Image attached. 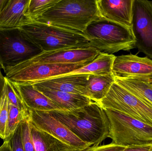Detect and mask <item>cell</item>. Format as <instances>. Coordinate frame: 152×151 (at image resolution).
Listing matches in <instances>:
<instances>
[{
    "label": "cell",
    "mask_w": 152,
    "mask_h": 151,
    "mask_svg": "<svg viewBox=\"0 0 152 151\" xmlns=\"http://www.w3.org/2000/svg\"><path fill=\"white\" fill-rule=\"evenodd\" d=\"M50 112L80 140L91 146L99 145L110 137L108 117L96 102L77 110Z\"/></svg>",
    "instance_id": "1"
},
{
    "label": "cell",
    "mask_w": 152,
    "mask_h": 151,
    "mask_svg": "<svg viewBox=\"0 0 152 151\" xmlns=\"http://www.w3.org/2000/svg\"><path fill=\"white\" fill-rule=\"evenodd\" d=\"M100 17L96 0H59L32 21L83 33L90 23Z\"/></svg>",
    "instance_id": "2"
},
{
    "label": "cell",
    "mask_w": 152,
    "mask_h": 151,
    "mask_svg": "<svg viewBox=\"0 0 152 151\" xmlns=\"http://www.w3.org/2000/svg\"><path fill=\"white\" fill-rule=\"evenodd\" d=\"M83 34L90 46L100 53L113 55L136 48L131 28L102 17L90 23Z\"/></svg>",
    "instance_id": "3"
},
{
    "label": "cell",
    "mask_w": 152,
    "mask_h": 151,
    "mask_svg": "<svg viewBox=\"0 0 152 151\" xmlns=\"http://www.w3.org/2000/svg\"><path fill=\"white\" fill-rule=\"evenodd\" d=\"M19 28L44 52L91 47L83 33L52 25L31 21Z\"/></svg>",
    "instance_id": "4"
},
{
    "label": "cell",
    "mask_w": 152,
    "mask_h": 151,
    "mask_svg": "<svg viewBox=\"0 0 152 151\" xmlns=\"http://www.w3.org/2000/svg\"><path fill=\"white\" fill-rule=\"evenodd\" d=\"M113 143L124 147L152 145V126L110 109H104Z\"/></svg>",
    "instance_id": "5"
},
{
    "label": "cell",
    "mask_w": 152,
    "mask_h": 151,
    "mask_svg": "<svg viewBox=\"0 0 152 151\" xmlns=\"http://www.w3.org/2000/svg\"><path fill=\"white\" fill-rule=\"evenodd\" d=\"M43 52L20 28L0 29V67L4 71Z\"/></svg>",
    "instance_id": "6"
},
{
    "label": "cell",
    "mask_w": 152,
    "mask_h": 151,
    "mask_svg": "<svg viewBox=\"0 0 152 151\" xmlns=\"http://www.w3.org/2000/svg\"><path fill=\"white\" fill-rule=\"evenodd\" d=\"M85 65L33 63L27 60L6 69L4 77L16 85H33L50 78L70 73Z\"/></svg>",
    "instance_id": "7"
},
{
    "label": "cell",
    "mask_w": 152,
    "mask_h": 151,
    "mask_svg": "<svg viewBox=\"0 0 152 151\" xmlns=\"http://www.w3.org/2000/svg\"><path fill=\"white\" fill-rule=\"evenodd\" d=\"M103 109L114 110L152 126V107L116 82L98 102Z\"/></svg>",
    "instance_id": "8"
},
{
    "label": "cell",
    "mask_w": 152,
    "mask_h": 151,
    "mask_svg": "<svg viewBox=\"0 0 152 151\" xmlns=\"http://www.w3.org/2000/svg\"><path fill=\"white\" fill-rule=\"evenodd\" d=\"M28 112L29 121L37 129L79 151H85L91 146L79 138L50 112L28 109Z\"/></svg>",
    "instance_id": "9"
},
{
    "label": "cell",
    "mask_w": 152,
    "mask_h": 151,
    "mask_svg": "<svg viewBox=\"0 0 152 151\" xmlns=\"http://www.w3.org/2000/svg\"><path fill=\"white\" fill-rule=\"evenodd\" d=\"M136 48L152 60V1L134 0L131 26Z\"/></svg>",
    "instance_id": "10"
},
{
    "label": "cell",
    "mask_w": 152,
    "mask_h": 151,
    "mask_svg": "<svg viewBox=\"0 0 152 151\" xmlns=\"http://www.w3.org/2000/svg\"><path fill=\"white\" fill-rule=\"evenodd\" d=\"M99 53L92 47L62 49L43 52L28 60L37 63L87 65L93 61Z\"/></svg>",
    "instance_id": "11"
},
{
    "label": "cell",
    "mask_w": 152,
    "mask_h": 151,
    "mask_svg": "<svg viewBox=\"0 0 152 151\" xmlns=\"http://www.w3.org/2000/svg\"><path fill=\"white\" fill-rule=\"evenodd\" d=\"M112 73L118 78H138L152 81V60L130 54L116 56Z\"/></svg>",
    "instance_id": "12"
},
{
    "label": "cell",
    "mask_w": 152,
    "mask_h": 151,
    "mask_svg": "<svg viewBox=\"0 0 152 151\" xmlns=\"http://www.w3.org/2000/svg\"><path fill=\"white\" fill-rule=\"evenodd\" d=\"M89 74H67L45 80L33 84L37 90H49L84 95Z\"/></svg>",
    "instance_id": "13"
},
{
    "label": "cell",
    "mask_w": 152,
    "mask_h": 151,
    "mask_svg": "<svg viewBox=\"0 0 152 151\" xmlns=\"http://www.w3.org/2000/svg\"><path fill=\"white\" fill-rule=\"evenodd\" d=\"M134 0H96L102 17L131 28Z\"/></svg>",
    "instance_id": "14"
},
{
    "label": "cell",
    "mask_w": 152,
    "mask_h": 151,
    "mask_svg": "<svg viewBox=\"0 0 152 151\" xmlns=\"http://www.w3.org/2000/svg\"><path fill=\"white\" fill-rule=\"evenodd\" d=\"M29 0H8L0 13V29L19 28L29 20L25 15Z\"/></svg>",
    "instance_id": "15"
},
{
    "label": "cell",
    "mask_w": 152,
    "mask_h": 151,
    "mask_svg": "<svg viewBox=\"0 0 152 151\" xmlns=\"http://www.w3.org/2000/svg\"><path fill=\"white\" fill-rule=\"evenodd\" d=\"M14 84L28 110L45 112L61 111L51 100L35 88L33 85Z\"/></svg>",
    "instance_id": "16"
},
{
    "label": "cell",
    "mask_w": 152,
    "mask_h": 151,
    "mask_svg": "<svg viewBox=\"0 0 152 151\" xmlns=\"http://www.w3.org/2000/svg\"><path fill=\"white\" fill-rule=\"evenodd\" d=\"M51 100L61 111H70L82 108L92 103L90 98L80 94L54 90H38Z\"/></svg>",
    "instance_id": "17"
},
{
    "label": "cell",
    "mask_w": 152,
    "mask_h": 151,
    "mask_svg": "<svg viewBox=\"0 0 152 151\" xmlns=\"http://www.w3.org/2000/svg\"><path fill=\"white\" fill-rule=\"evenodd\" d=\"M115 82V77L113 73L103 75L89 74L84 95L98 103L105 97Z\"/></svg>",
    "instance_id": "18"
},
{
    "label": "cell",
    "mask_w": 152,
    "mask_h": 151,
    "mask_svg": "<svg viewBox=\"0 0 152 151\" xmlns=\"http://www.w3.org/2000/svg\"><path fill=\"white\" fill-rule=\"evenodd\" d=\"M29 126L36 151H79L49 134L37 129L30 121Z\"/></svg>",
    "instance_id": "19"
},
{
    "label": "cell",
    "mask_w": 152,
    "mask_h": 151,
    "mask_svg": "<svg viewBox=\"0 0 152 151\" xmlns=\"http://www.w3.org/2000/svg\"><path fill=\"white\" fill-rule=\"evenodd\" d=\"M115 82L152 107V81L138 78H118Z\"/></svg>",
    "instance_id": "20"
},
{
    "label": "cell",
    "mask_w": 152,
    "mask_h": 151,
    "mask_svg": "<svg viewBox=\"0 0 152 151\" xmlns=\"http://www.w3.org/2000/svg\"><path fill=\"white\" fill-rule=\"evenodd\" d=\"M116 56L113 55L100 53L89 64L75 70L69 74L107 75L112 73L113 66Z\"/></svg>",
    "instance_id": "21"
},
{
    "label": "cell",
    "mask_w": 152,
    "mask_h": 151,
    "mask_svg": "<svg viewBox=\"0 0 152 151\" xmlns=\"http://www.w3.org/2000/svg\"><path fill=\"white\" fill-rule=\"evenodd\" d=\"M8 111L9 114L5 141H7L11 137L22 121L25 118L29 116V112H25L21 111L18 107L12 105L9 103V101Z\"/></svg>",
    "instance_id": "22"
},
{
    "label": "cell",
    "mask_w": 152,
    "mask_h": 151,
    "mask_svg": "<svg viewBox=\"0 0 152 151\" xmlns=\"http://www.w3.org/2000/svg\"><path fill=\"white\" fill-rule=\"evenodd\" d=\"M59 0H29L25 15L29 22L50 9Z\"/></svg>",
    "instance_id": "23"
},
{
    "label": "cell",
    "mask_w": 152,
    "mask_h": 151,
    "mask_svg": "<svg viewBox=\"0 0 152 151\" xmlns=\"http://www.w3.org/2000/svg\"><path fill=\"white\" fill-rule=\"evenodd\" d=\"M5 90L8 101L11 104L21 111L28 113V110L25 105L16 86L5 78Z\"/></svg>",
    "instance_id": "24"
},
{
    "label": "cell",
    "mask_w": 152,
    "mask_h": 151,
    "mask_svg": "<svg viewBox=\"0 0 152 151\" xmlns=\"http://www.w3.org/2000/svg\"><path fill=\"white\" fill-rule=\"evenodd\" d=\"M8 99L6 90L4 91L0 100V138L6 140V132L8 120Z\"/></svg>",
    "instance_id": "25"
},
{
    "label": "cell",
    "mask_w": 152,
    "mask_h": 151,
    "mask_svg": "<svg viewBox=\"0 0 152 151\" xmlns=\"http://www.w3.org/2000/svg\"><path fill=\"white\" fill-rule=\"evenodd\" d=\"M20 125L22 144L24 151H36L30 132L29 116L23 119Z\"/></svg>",
    "instance_id": "26"
},
{
    "label": "cell",
    "mask_w": 152,
    "mask_h": 151,
    "mask_svg": "<svg viewBox=\"0 0 152 151\" xmlns=\"http://www.w3.org/2000/svg\"><path fill=\"white\" fill-rule=\"evenodd\" d=\"M7 141L9 142L12 151H24L22 144L20 123L14 134Z\"/></svg>",
    "instance_id": "27"
},
{
    "label": "cell",
    "mask_w": 152,
    "mask_h": 151,
    "mask_svg": "<svg viewBox=\"0 0 152 151\" xmlns=\"http://www.w3.org/2000/svg\"><path fill=\"white\" fill-rule=\"evenodd\" d=\"M126 148L111 143L107 144L93 145L84 151H123Z\"/></svg>",
    "instance_id": "28"
},
{
    "label": "cell",
    "mask_w": 152,
    "mask_h": 151,
    "mask_svg": "<svg viewBox=\"0 0 152 151\" xmlns=\"http://www.w3.org/2000/svg\"><path fill=\"white\" fill-rule=\"evenodd\" d=\"M123 151H152V145L148 144L127 147Z\"/></svg>",
    "instance_id": "29"
},
{
    "label": "cell",
    "mask_w": 152,
    "mask_h": 151,
    "mask_svg": "<svg viewBox=\"0 0 152 151\" xmlns=\"http://www.w3.org/2000/svg\"><path fill=\"white\" fill-rule=\"evenodd\" d=\"M5 87V78L3 75L0 67V100L4 91Z\"/></svg>",
    "instance_id": "30"
},
{
    "label": "cell",
    "mask_w": 152,
    "mask_h": 151,
    "mask_svg": "<svg viewBox=\"0 0 152 151\" xmlns=\"http://www.w3.org/2000/svg\"><path fill=\"white\" fill-rule=\"evenodd\" d=\"M0 151H12L8 141H4L2 145L0 147Z\"/></svg>",
    "instance_id": "31"
},
{
    "label": "cell",
    "mask_w": 152,
    "mask_h": 151,
    "mask_svg": "<svg viewBox=\"0 0 152 151\" xmlns=\"http://www.w3.org/2000/svg\"><path fill=\"white\" fill-rule=\"evenodd\" d=\"M7 1H8V0H0V13L3 9Z\"/></svg>",
    "instance_id": "32"
},
{
    "label": "cell",
    "mask_w": 152,
    "mask_h": 151,
    "mask_svg": "<svg viewBox=\"0 0 152 151\" xmlns=\"http://www.w3.org/2000/svg\"><path fill=\"white\" fill-rule=\"evenodd\" d=\"M151 84H152V82H151Z\"/></svg>",
    "instance_id": "33"
}]
</instances>
